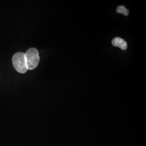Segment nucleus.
I'll use <instances>...</instances> for the list:
<instances>
[{
	"mask_svg": "<svg viewBox=\"0 0 146 146\" xmlns=\"http://www.w3.org/2000/svg\"><path fill=\"white\" fill-rule=\"evenodd\" d=\"M116 11L118 13H122L125 16H127L129 14L128 9L125 8L124 6H119L116 9Z\"/></svg>",
	"mask_w": 146,
	"mask_h": 146,
	"instance_id": "obj_4",
	"label": "nucleus"
},
{
	"mask_svg": "<svg viewBox=\"0 0 146 146\" xmlns=\"http://www.w3.org/2000/svg\"><path fill=\"white\" fill-rule=\"evenodd\" d=\"M26 61L28 70H34L37 67L40 62L39 52L36 48L29 49L25 53Z\"/></svg>",
	"mask_w": 146,
	"mask_h": 146,
	"instance_id": "obj_1",
	"label": "nucleus"
},
{
	"mask_svg": "<svg viewBox=\"0 0 146 146\" xmlns=\"http://www.w3.org/2000/svg\"><path fill=\"white\" fill-rule=\"evenodd\" d=\"M112 43L114 46L119 47L123 50H126L127 48V43L126 41L118 37L114 38L112 41Z\"/></svg>",
	"mask_w": 146,
	"mask_h": 146,
	"instance_id": "obj_3",
	"label": "nucleus"
},
{
	"mask_svg": "<svg viewBox=\"0 0 146 146\" xmlns=\"http://www.w3.org/2000/svg\"><path fill=\"white\" fill-rule=\"evenodd\" d=\"M12 64L16 71L20 73H25L28 70L25 53L23 52H17L13 55Z\"/></svg>",
	"mask_w": 146,
	"mask_h": 146,
	"instance_id": "obj_2",
	"label": "nucleus"
}]
</instances>
